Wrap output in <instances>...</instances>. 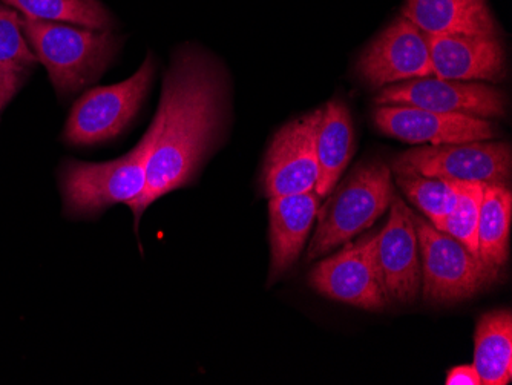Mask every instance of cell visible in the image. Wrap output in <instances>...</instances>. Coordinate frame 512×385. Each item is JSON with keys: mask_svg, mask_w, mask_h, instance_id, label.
I'll return each instance as SVG.
<instances>
[{"mask_svg": "<svg viewBox=\"0 0 512 385\" xmlns=\"http://www.w3.org/2000/svg\"><path fill=\"white\" fill-rule=\"evenodd\" d=\"M158 114L161 129L146 189L131 206L135 224L155 200L191 181L218 139L224 114L218 66L200 51H180L166 76Z\"/></svg>", "mask_w": 512, "mask_h": 385, "instance_id": "1", "label": "cell"}, {"mask_svg": "<svg viewBox=\"0 0 512 385\" xmlns=\"http://www.w3.org/2000/svg\"><path fill=\"white\" fill-rule=\"evenodd\" d=\"M157 112L142 142L129 154L111 162H69L62 171L65 208L77 217L100 214L114 205L134 206L146 189L148 163L160 135Z\"/></svg>", "mask_w": 512, "mask_h": 385, "instance_id": "2", "label": "cell"}, {"mask_svg": "<svg viewBox=\"0 0 512 385\" xmlns=\"http://www.w3.org/2000/svg\"><path fill=\"white\" fill-rule=\"evenodd\" d=\"M22 30L37 62L45 66L60 96L77 93L99 79L119 48V40L109 31L25 16Z\"/></svg>", "mask_w": 512, "mask_h": 385, "instance_id": "3", "label": "cell"}, {"mask_svg": "<svg viewBox=\"0 0 512 385\" xmlns=\"http://www.w3.org/2000/svg\"><path fill=\"white\" fill-rule=\"evenodd\" d=\"M316 215L315 235L307 247L312 261L362 234L390 209L393 201V172L384 162L359 166L338 188Z\"/></svg>", "mask_w": 512, "mask_h": 385, "instance_id": "4", "label": "cell"}, {"mask_svg": "<svg viewBox=\"0 0 512 385\" xmlns=\"http://www.w3.org/2000/svg\"><path fill=\"white\" fill-rule=\"evenodd\" d=\"M411 218L419 240L425 300L437 304L459 303L496 280L459 240L437 231L416 212L411 211Z\"/></svg>", "mask_w": 512, "mask_h": 385, "instance_id": "5", "label": "cell"}, {"mask_svg": "<svg viewBox=\"0 0 512 385\" xmlns=\"http://www.w3.org/2000/svg\"><path fill=\"white\" fill-rule=\"evenodd\" d=\"M511 162L508 143L470 142L410 149L394 157L390 169L394 175L508 186Z\"/></svg>", "mask_w": 512, "mask_h": 385, "instance_id": "6", "label": "cell"}, {"mask_svg": "<svg viewBox=\"0 0 512 385\" xmlns=\"http://www.w3.org/2000/svg\"><path fill=\"white\" fill-rule=\"evenodd\" d=\"M152 76L154 63L146 59L142 68L125 82L88 91L71 109L65 128L66 142L92 146L119 137L148 96Z\"/></svg>", "mask_w": 512, "mask_h": 385, "instance_id": "7", "label": "cell"}, {"mask_svg": "<svg viewBox=\"0 0 512 385\" xmlns=\"http://www.w3.org/2000/svg\"><path fill=\"white\" fill-rule=\"evenodd\" d=\"M316 292L364 310H384L390 303L378 261V234L348 244L338 254L319 261L310 274Z\"/></svg>", "mask_w": 512, "mask_h": 385, "instance_id": "8", "label": "cell"}, {"mask_svg": "<svg viewBox=\"0 0 512 385\" xmlns=\"http://www.w3.org/2000/svg\"><path fill=\"white\" fill-rule=\"evenodd\" d=\"M378 105H405L444 114L493 119L505 116V94L479 82L422 77L385 86L376 97Z\"/></svg>", "mask_w": 512, "mask_h": 385, "instance_id": "9", "label": "cell"}, {"mask_svg": "<svg viewBox=\"0 0 512 385\" xmlns=\"http://www.w3.org/2000/svg\"><path fill=\"white\" fill-rule=\"evenodd\" d=\"M322 109L287 123L276 132L263 166L267 198L313 191L318 181L316 132Z\"/></svg>", "mask_w": 512, "mask_h": 385, "instance_id": "10", "label": "cell"}, {"mask_svg": "<svg viewBox=\"0 0 512 385\" xmlns=\"http://www.w3.org/2000/svg\"><path fill=\"white\" fill-rule=\"evenodd\" d=\"M356 68L371 88L433 76L428 37L399 16L365 48Z\"/></svg>", "mask_w": 512, "mask_h": 385, "instance_id": "11", "label": "cell"}, {"mask_svg": "<svg viewBox=\"0 0 512 385\" xmlns=\"http://www.w3.org/2000/svg\"><path fill=\"white\" fill-rule=\"evenodd\" d=\"M373 120L382 134L411 145L488 142L497 135L496 125L488 119L444 114L414 106L378 105Z\"/></svg>", "mask_w": 512, "mask_h": 385, "instance_id": "12", "label": "cell"}, {"mask_svg": "<svg viewBox=\"0 0 512 385\" xmlns=\"http://www.w3.org/2000/svg\"><path fill=\"white\" fill-rule=\"evenodd\" d=\"M378 261L390 301L413 303L422 287L421 252L411 209L394 195L390 217L378 232Z\"/></svg>", "mask_w": 512, "mask_h": 385, "instance_id": "13", "label": "cell"}, {"mask_svg": "<svg viewBox=\"0 0 512 385\" xmlns=\"http://www.w3.org/2000/svg\"><path fill=\"white\" fill-rule=\"evenodd\" d=\"M433 76L457 82H497L505 74L499 37H428Z\"/></svg>", "mask_w": 512, "mask_h": 385, "instance_id": "14", "label": "cell"}, {"mask_svg": "<svg viewBox=\"0 0 512 385\" xmlns=\"http://www.w3.org/2000/svg\"><path fill=\"white\" fill-rule=\"evenodd\" d=\"M319 200L315 189L269 198V281L281 277L298 260L318 215Z\"/></svg>", "mask_w": 512, "mask_h": 385, "instance_id": "15", "label": "cell"}, {"mask_svg": "<svg viewBox=\"0 0 512 385\" xmlns=\"http://www.w3.org/2000/svg\"><path fill=\"white\" fill-rule=\"evenodd\" d=\"M402 16L427 37H499L486 0H405Z\"/></svg>", "mask_w": 512, "mask_h": 385, "instance_id": "16", "label": "cell"}, {"mask_svg": "<svg viewBox=\"0 0 512 385\" xmlns=\"http://www.w3.org/2000/svg\"><path fill=\"white\" fill-rule=\"evenodd\" d=\"M355 154V128L347 106L341 100H330L322 108L316 132V158L319 175L315 192L319 198L329 197L339 178Z\"/></svg>", "mask_w": 512, "mask_h": 385, "instance_id": "17", "label": "cell"}, {"mask_svg": "<svg viewBox=\"0 0 512 385\" xmlns=\"http://www.w3.org/2000/svg\"><path fill=\"white\" fill-rule=\"evenodd\" d=\"M482 385H506L512 379V315L509 310L485 313L474 335V362Z\"/></svg>", "mask_w": 512, "mask_h": 385, "instance_id": "18", "label": "cell"}, {"mask_svg": "<svg viewBox=\"0 0 512 385\" xmlns=\"http://www.w3.org/2000/svg\"><path fill=\"white\" fill-rule=\"evenodd\" d=\"M511 214V189L503 185H485L477 224V255L496 278L508 260Z\"/></svg>", "mask_w": 512, "mask_h": 385, "instance_id": "19", "label": "cell"}, {"mask_svg": "<svg viewBox=\"0 0 512 385\" xmlns=\"http://www.w3.org/2000/svg\"><path fill=\"white\" fill-rule=\"evenodd\" d=\"M31 19L68 22L77 27L109 31L112 19L99 0H2Z\"/></svg>", "mask_w": 512, "mask_h": 385, "instance_id": "20", "label": "cell"}, {"mask_svg": "<svg viewBox=\"0 0 512 385\" xmlns=\"http://www.w3.org/2000/svg\"><path fill=\"white\" fill-rule=\"evenodd\" d=\"M396 183L407 195L408 200L419 211L424 212L428 221L437 231H440L459 197L456 181L421 177V175H396Z\"/></svg>", "mask_w": 512, "mask_h": 385, "instance_id": "21", "label": "cell"}, {"mask_svg": "<svg viewBox=\"0 0 512 385\" xmlns=\"http://www.w3.org/2000/svg\"><path fill=\"white\" fill-rule=\"evenodd\" d=\"M456 183L459 197L440 231L447 232L448 235L459 240L471 254L479 258L477 224H479L480 206H482L486 183H477V181H456Z\"/></svg>", "mask_w": 512, "mask_h": 385, "instance_id": "22", "label": "cell"}, {"mask_svg": "<svg viewBox=\"0 0 512 385\" xmlns=\"http://www.w3.org/2000/svg\"><path fill=\"white\" fill-rule=\"evenodd\" d=\"M0 62L31 66L37 62L22 30V17L0 4Z\"/></svg>", "mask_w": 512, "mask_h": 385, "instance_id": "23", "label": "cell"}, {"mask_svg": "<svg viewBox=\"0 0 512 385\" xmlns=\"http://www.w3.org/2000/svg\"><path fill=\"white\" fill-rule=\"evenodd\" d=\"M25 68L27 66L0 62V111L13 99L17 89L22 85Z\"/></svg>", "mask_w": 512, "mask_h": 385, "instance_id": "24", "label": "cell"}, {"mask_svg": "<svg viewBox=\"0 0 512 385\" xmlns=\"http://www.w3.org/2000/svg\"><path fill=\"white\" fill-rule=\"evenodd\" d=\"M445 384L482 385V379H480L476 367L470 364V366H457L451 369L450 372H448L447 379H445Z\"/></svg>", "mask_w": 512, "mask_h": 385, "instance_id": "25", "label": "cell"}]
</instances>
